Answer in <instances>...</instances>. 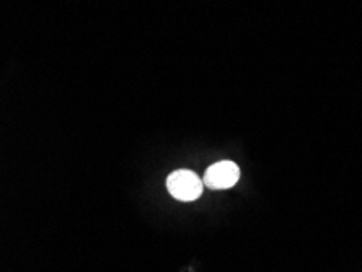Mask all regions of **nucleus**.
Instances as JSON below:
<instances>
[{"label": "nucleus", "mask_w": 362, "mask_h": 272, "mask_svg": "<svg viewBox=\"0 0 362 272\" xmlns=\"http://www.w3.org/2000/svg\"><path fill=\"white\" fill-rule=\"evenodd\" d=\"M202 183L201 178L194 172L189 170H177L167 178V189L175 199L191 202L202 194Z\"/></svg>", "instance_id": "nucleus-1"}, {"label": "nucleus", "mask_w": 362, "mask_h": 272, "mask_svg": "<svg viewBox=\"0 0 362 272\" xmlns=\"http://www.w3.org/2000/svg\"><path fill=\"white\" fill-rule=\"evenodd\" d=\"M238 178H240V168H238L233 162L223 160V162L211 165V167L206 170L202 183H204L209 189H228L237 183Z\"/></svg>", "instance_id": "nucleus-2"}]
</instances>
